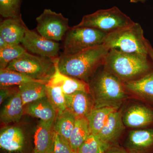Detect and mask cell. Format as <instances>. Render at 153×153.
I'll return each mask as SVG.
<instances>
[{
  "mask_svg": "<svg viewBox=\"0 0 153 153\" xmlns=\"http://www.w3.org/2000/svg\"><path fill=\"white\" fill-rule=\"evenodd\" d=\"M109 49L104 44L73 55H61L58 67L62 74L88 83L99 68L103 66Z\"/></svg>",
  "mask_w": 153,
  "mask_h": 153,
  "instance_id": "obj_1",
  "label": "cell"
},
{
  "mask_svg": "<svg viewBox=\"0 0 153 153\" xmlns=\"http://www.w3.org/2000/svg\"><path fill=\"white\" fill-rule=\"evenodd\" d=\"M88 83L94 108L108 107L119 109L130 98L124 82L103 67L98 69Z\"/></svg>",
  "mask_w": 153,
  "mask_h": 153,
  "instance_id": "obj_2",
  "label": "cell"
},
{
  "mask_svg": "<svg viewBox=\"0 0 153 153\" xmlns=\"http://www.w3.org/2000/svg\"><path fill=\"white\" fill-rule=\"evenodd\" d=\"M102 66L123 82L139 79L153 70V63L149 55L114 50H109Z\"/></svg>",
  "mask_w": 153,
  "mask_h": 153,
  "instance_id": "obj_3",
  "label": "cell"
},
{
  "mask_svg": "<svg viewBox=\"0 0 153 153\" xmlns=\"http://www.w3.org/2000/svg\"><path fill=\"white\" fill-rule=\"evenodd\" d=\"M149 42L144 36L141 26L139 23L134 22L107 34L103 44L109 50L148 56Z\"/></svg>",
  "mask_w": 153,
  "mask_h": 153,
  "instance_id": "obj_4",
  "label": "cell"
},
{
  "mask_svg": "<svg viewBox=\"0 0 153 153\" xmlns=\"http://www.w3.org/2000/svg\"><path fill=\"white\" fill-rule=\"evenodd\" d=\"M134 22L118 8L114 7L84 16L80 23L75 26L93 28L109 34Z\"/></svg>",
  "mask_w": 153,
  "mask_h": 153,
  "instance_id": "obj_5",
  "label": "cell"
},
{
  "mask_svg": "<svg viewBox=\"0 0 153 153\" xmlns=\"http://www.w3.org/2000/svg\"><path fill=\"white\" fill-rule=\"evenodd\" d=\"M55 59L32 55L27 51L6 68L48 82L55 72Z\"/></svg>",
  "mask_w": 153,
  "mask_h": 153,
  "instance_id": "obj_6",
  "label": "cell"
},
{
  "mask_svg": "<svg viewBox=\"0 0 153 153\" xmlns=\"http://www.w3.org/2000/svg\"><path fill=\"white\" fill-rule=\"evenodd\" d=\"M106 33L93 28L71 27L65 35L62 55H71L103 44Z\"/></svg>",
  "mask_w": 153,
  "mask_h": 153,
  "instance_id": "obj_7",
  "label": "cell"
},
{
  "mask_svg": "<svg viewBox=\"0 0 153 153\" xmlns=\"http://www.w3.org/2000/svg\"><path fill=\"white\" fill-rule=\"evenodd\" d=\"M124 124L132 129L153 126V106L129 98L121 108Z\"/></svg>",
  "mask_w": 153,
  "mask_h": 153,
  "instance_id": "obj_8",
  "label": "cell"
},
{
  "mask_svg": "<svg viewBox=\"0 0 153 153\" xmlns=\"http://www.w3.org/2000/svg\"><path fill=\"white\" fill-rule=\"evenodd\" d=\"M36 21L38 33L44 38L56 42L62 41L70 28L67 18L50 9H45Z\"/></svg>",
  "mask_w": 153,
  "mask_h": 153,
  "instance_id": "obj_9",
  "label": "cell"
},
{
  "mask_svg": "<svg viewBox=\"0 0 153 153\" xmlns=\"http://www.w3.org/2000/svg\"><path fill=\"white\" fill-rule=\"evenodd\" d=\"M21 44L26 50L38 56L54 59L58 57L60 44L27 29Z\"/></svg>",
  "mask_w": 153,
  "mask_h": 153,
  "instance_id": "obj_10",
  "label": "cell"
},
{
  "mask_svg": "<svg viewBox=\"0 0 153 153\" xmlns=\"http://www.w3.org/2000/svg\"><path fill=\"white\" fill-rule=\"evenodd\" d=\"M126 128L120 108L111 114L106 124L97 135L102 146L103 152L111 146L119 144Z\"/></svg>",
  "mask_w": 153,
  "mask_h": 153,
  "instance_id": "obj_11",
  "label": "cell"
},
{
  "mask_svg": "<svg viewBox=\"0 0 153 153\" xmlns=\"http://www.w3.org/2000/svg\"><path fill=\"white\" fill-rule=\"evenodd\" d=\"M123 147L128 153H153V126L130 130Z\"/></svg>",
  "mask_w": 153,
  "mask_h": 153,
  "instance_id": "obj_12",
  "label": "cell"
},
{
  "mask_svg": "<svg viewBox=\"0 0 153 153\" xmlns=\"http://www.w3.org/2000/svg\"><path fill=\"white\" fill-rule=\"evenodd\" d=\"M124 84L130 98L153 106V70L139 79Z\"/></svg>",
  "mask_w": 153,
  "mask_h": 153,
  "instance_id": "obj_13",
  "label": "cell"
},
{
  "mask_svg": "<svg viewBox=\"0 0 153 153\" xmlns=\"http://www.w3.org/2000/svg\"><path fill=\"white\" fill-rule=\"evenodd\" d=\"M64 95L66 109L76 118L87 117L94 108L93 99L89 92L79 91Z\"/></svg>",
  "mask_w": 153,
  "mask_h": 153,
  "instance_id": "obj_14",
  "label": "cell"
},
{
  "mask_svg": "<svg viewBox=\"0 0 153 153\" xmlns=\"http://www.w3.org/2000/svg\"><path fill=\"white\" fill-rule=\"evenodd\" d=\"M27 29L22 15L17 18L5 19L0 25V36L9 45H19Z\"/></svg>",
  "mask_w": 153,
  "mask_h": 153,
  "instance_id": "obj_15",
  "label": "cell"
},
{
  "mask_svg": "<svg viewBox=\"0 0 153 153\" xmlns=\"http://www.w3.org/2000/svg\"><path fill=\"white\" fill-rule=\"evenodd\" d=\"M59 57L55 59V72L47 84L61 88L65 94H71L79 91L89 92V85L88 82L65 75L60 72L58 67Z\"/></svg>",
  "mask_w": 153,
  "mask_h": 153,
  "instance_id": "obj_16",
  "label": "cell"
},
{
  "mask_svg": "<svg viewBox=\"0 0 153 153\" xmlns=\"http://www.w3.org/2000/svg\"><path fill=\"white\" fill-rule=\"evenodd\" d=\"M54 122L39 121L34 135L33 153H53Z\"/></svg>",
  "mask_w": 153,
  "mask_h": 153,
  "instance_id": "obj_17",
  "label": "cell"
},
{
  "mask_svg": "<svg viewBox=\"0 0 153 153\" xmlns=\"http://www.w3.org/2000/svg\"><path fill=\"white\" fill-rule=\"evenodd\" d=\"M24 110L25 114L44 121H55L57 114L47 96L25 105Z\"/></svg>",
  "mask_w": 153,
  "mask_h": 153,
  "instance_id": "obj_18",
  "label": "cell"
},
{
  "mask_svg": "<svg viewBox=\"0 0 153 153\" xmlns=\"http://www.w3.org/2000/svg\"><path fill=\"white\" fill-rule=\"evenodd\" d=\"M25 143V136L22 129L9 127L1 130L0 134V146L10 152L22 150Z\"/></svg>",
  "mask_w": 153,
  "mask_h": 153,
  "instance_id": "obj_19",
  "label": "cell"
},
{
  "mask_svg": "<svg viewBox=\"0 0 153 153\" xmlns=\"http://www.w3.org/2000/svg\"><path fill=\"white\" fill-rule=\"evenodd\" d=\"M24 107L21 95L18 91L10 98L2 109L0 114L1 123L7 124L18 122L25 114Z\"/></svg>",
  "mask_w": 153,
  "mask_h": 153,
  "instance_id": "obj_20",
  "label": "cell"
},
{
  "mask_svg": "<svg viewBox=\"0 0 153 153\" xmlns=\"http://www.w3.org/2000/svg\"><path fill=\"white\" fill-rule=\"evenodd\" d=\"M91 134L87 118H76L74 128L69 139L73 152H78L79 147Z\"/></svg>",
  "mask_w": 153,
  "mask_h": 153,
  "instance_id": "obj_21",
  "label": "cell"
},
{
  "mask_svg": "<svg viewBox=\"0 0 153 153\" xmlns=\"http://www.w3.org/2000/svg\"><path fill=\"white\" fill-rule=\"evenodd\" d=\"M31 82H47L34 79L26 74L7 68L0 69V87L19 86Z\"/></svg>",
  "mask_w": 153,
  "mask_h": 153,
  "instance_id": "obj_22",
  "label": "cell"
},
{
  "mask_svg": "<svg viewBox=\"0 0 153 153\" xmlns=\"http://www.w3.org/2000/svg\"><path fill=\"white\" fill-rule=\"evenodd\" d=\"M46 84L40 82H31L19 86V92L24 106L46 97Z\"/></svg>",
  "mask_w": 153,
  "mask_h": 153,
  "instance_id": "obj_23",
  "label": "cell"
},
{
  "mask_svg": "<svg viewBox=\"0 0 153 153\" xmlns=\"http://www.w3.org/2000/svg\"><path fill=\"white\" fill-rule=\"evenodd\" d=\"M117 110L108 107L94 108L86 117L92 134L95 135L98 134L106 124L111 114Z\"/></svg>",
  "mask_w": 153,
  "mask_h": 153,
  "instance_id": "obj_24",
  "label": "cell"
},
{
  "mask_svg": "<svg viewBox=\"0 0 153 153\" xmlns=\"http://www.w3.org/2000/svg\"><path fill=\"white\" fill-rule=\"evenodd\" d=\"M76 120L74 115L66 109L62 113L57 114L54 122L53 130L69 141Z\"/></svg>",
  "mask_w": 153,
  "mask_h": 153,
  "instance_id": "obj_25",
  "label": "cell"
},
{
  "mask_svg": "<svg viewBox=\"0 0 153 153\" xmlns=\"http://www.w3.org/2000/svg\"><path fill=\"white\" fill-rule=\"evenodd\" d=\"M47 97L55 108L57 114L66 110L65 95L61 88L46 84Z\"/></svg>",
  "mask_w": 153,
  "mask_h": 153,
  "instance_id": "obj_26",
  "label": "cell"
},
{
  "mask_svg": "<svg viewBox=\"0 0 153 153\" xmlns=\"http://www.w3.org/2000/svg\"><path fill=\"white\" fill-rule=\"evenodd\" d=\"M27 50L20 44L9 45L4 49L0 50V69L7 68L9 63L16 60Z\"/></svg>",
  "mask_w": 153,
  "mask_h": 153,
  "instance_id": "obj_27",
  "label": "cell"
},
{
  "mask_svg": "<svg viewBox=\"0 0 153 153\" xmlns=\"http://www.w3.org/2000/svg\"><path fill=\"white\" fill-rule=\"evenodd\" d=\"M22 0H0V14L5 19L15 18L21 16Z\"/></svg>",
  "mask_w": 153,
  "mask_h": 153,
  "instance_id": "obj_28",
  "label": "cell"
},
{
  "mask_svg": "<svg viewBox=\"0 0 153 153\" xmlns=\"http://www.w3.org/2000/svg\"><path fill=\"white\" fill-rule=\"evenodd\" d=\"M102 146L97 136L91 134L79 147L78 153H100Z\"/></svg>",
  "mask_w": 153,
  "mask_h": 153,
  "instance_id": "obj_29",
  "label": "cell"
},
{
  "mask_svg": "<svg viewBox=\"0 0 153 153\" xmlns=\"http://www.w3.org/2000/svg\"><path fill=\"white\" fill-rule=\"evenodd\" d=\"M69 141L54 131L53 153H72Z\"/></svg>",
  "mask_w": 153,
  "mask_h": 153,
  "instance_id": "obj_30",
  "label": "cell"
},
{
  "mask_svg": "<svg viewBox=\"0 0 153 153\" xmlns=\"http://www.w3.org/2000/svg\"><path fill=\"white\" fill-rule=\"evenodd\" d=\"M19 86L1 88H0V104L1 105L6 99L12 97L19 91Z\"/></svg>",
  "mask_w": 153,
  "mask_h": 153,
  "instance_id": "obj_31",
  "label": "cell"
},
{
  "mask_svg": "<svg viewBox=\"0 0 153 153\" xmlns=\"http://www.w3.org/2000/svg\"><path fill=\"white\" fill-rule=\"evenodd\" d=\"M103 152L104 153H128L123 147L119 144L111 146Z\"/></svg>",
  "mask_w": 153,
  "mask_h": 153,
  "instance_id": "obj_32",
  "label": "cell"
},
{
  "mask_svg": "<svg viewBox=\"0 0 153 153\" xmlns=\"http://www.w3.org/2000/svg\"><path fill=\"white\" fill-rule=\"evenodd\" d=\"M9 44L1 36H0V50L8 47Z\"/></svg>",
  "mask_w": 153,
  "mask_h": 153,
  "instance_id": "obj_33",
  "label": "cell"
},
{
  "mask_svg": "<svg viewBox=\"0 0 153 153\" xmlns=\"http://www.w3.org/2000/svg\"><path fill=\"white\" fill-rule=\"evenodd\" d=\"M148 54L153 63V48L149 42L148 45Z\"/></svg>",
  "mask_w": 153,
  "mask_h": 153,
  "instance_id": "obj_34",
  "label": "cell"
},
{
  "mask_svg": "<svg viewBox=\"0 0 153 153\" xmlns=\"http://www.w3.org/2000/svg\"><path fill=\"white\" fill-rule=\"evenodd\" d=\"M147 0H130V1L132 3H144Z\"/></svg>",
  "mask_w": 153,
  "mask_h": 153,
  "instance_id": "obj_35",
  "label": "cell"
},
{
  "mask_svg": "<svg viewBox=\"0 0 153 153\" xmlns=\"http://www.w3.org/2000/svg\"><path fill=\"white\" fill-rule=\"evenodd\" d=\"M72 153H78L77 152H72Z\"/></svg>",
  "mask_w": 153,
  "mask_h": 153,
  "instance_id": "obj_36",
  "label": "cell"
},
{
  "mask_svg": "<svg viewBox=\"0 0 153 153\" xmlns=\"http://www.w3.org/2000/svg\"><path fill=\"white\" fill-rule=\"evenodd\" d=\"M100 153H104V152H103V151H101V152H100Z\"/></svg>",
  "mask_w": 153,
  "mask_h": 153,
  "instance_id": "obj_37",
  "label": "cell"
}]
</instances>
